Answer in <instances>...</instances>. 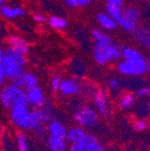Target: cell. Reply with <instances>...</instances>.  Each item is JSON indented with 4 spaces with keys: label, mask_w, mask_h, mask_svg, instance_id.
<instances>
[{
    "label": "cell",
    "mask_w": 150,
    "mask_h": 151,
    "mask_svg": "<svg viewBox=\"0 0 150 151\" xmlns=\"http://www.w3.org/2000/svg\"><path fill=\"white\" fill-rule=\"evenodd\" d=\"M125 7L124 0H106V13L117 22L123 16V10Z\"/></svg>",
    "instance_id": "cell-12"
},
{
    "label": "cell",
    "mask_w": 150,
    "mask_h": 151,
    "mask_svg": "<svg viewBox=\"0 0 150 151\" xmlns=\"http://www.w3.org/2000/svg\"><path fill=\"white\" fill-rule=\"evenodd\" d=\"M16 144H17V151H30L29 150V144H28V138L23 131L17 132L16 134Z\"/></svg>",
    "instance_id": "cell-28"
},
{
    "label": "cell",
    "mask_w": 150,
    "mask_h": 151,
    "mask_svg": "<svg viewBox=\"0 0 150 151\" xmlns=\"http://www.w3.org/2000/svg\"><path fill=\"white\" fill-rule=\"evenodd\" d=\"M115 70L118 73L125 76V77H139L146 73L145 60L143 61H126L119 60L117 63Z\"/></svg>",
    "instance_id": "cell-4"
},
{
    "label": "cell",
    "mask_w": 150,
    "mask_h": 151,
    "mask_svg": "<svg viewBox=\"0 0 150 151\" xmlns=\"http://www.w3.org/2000/svg\"><path fill=\"white\" fill-rule=\"evenodd\" d=\"M48 25L54 29V30H64L69 27V22L66 18L60 17V16H50L47 18Z\"/></svg>",
    "instance_id": "cell-24"
},
{
    "label": "cell",
    "mask_w": 150,
    "mask_h": 151,
    "mask_svg": "<svg viewBox=\"0 0 150 151\" xmlns=\"http://www.w3.org/2000/svg\"><path fill=\"white\" fill-rule=\"evenodd\" d=\"M83 86L77 78H65L61 81L59 93L64 97H73L82 92Z\"/></svg>",
    "instance_id": "cell-6"
},
{
    "label": "cell",
    "mask_w": 150,
    "mask_h": 151,
    "mask_svg": "<svg viewBox=\"0 0 150 151\" xmlns=\"http://www.w3.org/2000/svg\"><path fill=\"white\" fill-rule=\"evenodd\" d=\"M145 67H146V73L150 74V58L145 59Z\"/></svg>",
    "instance_id": "cell-41"
},
{
    "label": "cell",
    "mask_w": 150,
    "mask_h": 151,
    "mask_svg": "<svg viewBox=\"0 0 150 151\" xmlns=\"http://www.w3.org/2000/svg\"><path fill=\"white\" fill-rule=\"evenodd\" d=\"M136 95L133 92H125L124 95L119 100V106L121 109H130L131 107H133L136 103Z\"/></svg>",
    "instance_id": "cell-26"
},
{
    "label": "cell",
    "mask_w": 150,
    "mask_h": 151,
    "mask_svg": "<svg viewBox=\"0 0 150 151\" xmlns=\"http://www.w3.org/2000/svg\"><path fill=\"white\" fill-rule=\"evenodd\" d=\"M61 76L59 74H55L50 78V82H49V88L53 92H59V89H60V84H61Z\"/></svg>",
    "instance_id": "cell-31"
},
{
    "label": "cell",
    "mask_w": 150,
    "mask_h": 151,
    "mask_svg": "<svg viewBox=\"0 0 150 151\" xmlns=\"http://www.w3.org/2000/svg\"><path fill=\"white\" fill-rule=\"evenodd\" d=\"M7 47L27 55L28 52H29L30 45L25 39H23V37L18 36V35H12L7 39Z\"/></svg>",
    "instance_id": "cell-14"
},
{
    "label": "cell",
    "mask_w": 150,
    "mask_h": 151,
    "mask_svg": "<svg viewBox=\"0 0 150 151\" xmlns=\"http://www.w3.org/2000/svg\"><path fill=\"white\" fill-rule=\"evenodd\" d=\"M91 37L95 41V45H109L114 42L109 34L102 29H91Z\"/></svg>",
    "instance_id": "cell-22"
},
{
    "label": "cell",
    "mask_w": 150,
    "mask_h": 151,
    "mask_svg": "<svg viewBox=\"0 0 150 151\" xmlns=\"http://www.w3.org/2000/svg\"><path fill=\"white\" fill-rule=\"evenodd\" d=\"M92 59L100 66L118 63L121 59V46L115 41L109 45H95L92 48Z\"/></svg>",
    "instance_id": "cell-1"
},
{
    "label": "cell",
    "mask_w": 150,
    "mask_h": 151,
    "mask_svg": "<svg viewBox=\"0 0 150 151\" xmlns=\"http://www.w3.org/2000/svg\"><path fill=\"white\" fill-rule=\"evenodd\" d=\"M72 118H73L74 122L78 126L83 127L84 129L94 128L100 122V114L97 113V110L94 107L88 106V104L81 106L79 108H77L73 111Z\"/></svg>",
    "instance_id": "cell-2"
},
{
    "label": "cell",
    "mask_w": 150,
    "mask_h": 151,
    "mask_svg": "<svg viewBox=\"0 0 150 151\" xmlns=\"http://www.w3.org/2000/svg\"><path fill=\"white\" fill-rule=\"evenodd\" d=\"M63 1L70 9H79L90 5L94 0H63Z\"/></svg>",
    "instance_id": "cell-29"
},
{
    "label": "cell",
    "mask_w": 150,
    "mask_h": 151,
    "mask_svg": "<svg viewBox=\"0 0 150 151\" xmlns=\"http://www.w3.org/2000/svg\"><path fill=\"white\" fill-rule=\"evenodd\" d=\"M29 111H30V108L27 104L13 106L10 109V120L12 125L19 131H27L28 122H29Z\"/></svg>",
    "instance_id": "cell-5"
},
{
    "label": "cell",
    "mask_w": 150,
    "mask_h": 151,
    "mask_svg": "<svg viewBox=\"0 0 150 151\" xmlns=\"http://www.w3.org/2000/svg\"><path fill=\"white\" fill-rule=\"evenodd\" d=\"M46 128H47V133L49 137H60V138L66 137L67 128L59 120H55V119L50 120L49 122H47Z\"/></svg>",
    "instance_id": "cell-15"
},
{
    "label": "cell",
    "mask_w": 150,
    "mask_h": 151,
    "mask_svg": "<svg viewBox=\"0 0 150 151\" xmlns=\"http://www.w3.org/2000/svg\"><path fill=\"white\" fill-rule=\"evenodd\" d=\"M4 50H5V55L9 56L10 59H12L14 63H17L21 67L24 68L27 66V64H28L27 55H24V54H22L19 52H17V50H14V49H12L10 47H6Z\"/></svg>",
    "instance_id": "cell-23"
},
{
    "label": "cell",
    "mask_w": 150,
    "mask_h": 151,
    "mask_svg": "<svg viewBox=\"0 0 150 151\" xmlns=\"http://www.w3.org/2000/svg\"><path fill=\"white\" fill-rule=\"evenodd\" d=\"M96 22L100 25V29L105 31H113L118 27L117 22L112 17H109L106 12H99L96 14Z\"/></svg>",
    "instance_id": "cell-17"
},
{
    "label": "cell",
    "mask_w": 150,
    "mask_h": 151,
    "mask_svg": "<svg viewBox=\"0 0 150 151\" xmlns=\"http://www.w3.org/2000/svg\"><path fill=\"white\" fill-rule=\"evenodd\" d=\"M121 58L126 61H143L145 60L142 52L133 47H124L121 48Z\"/></svg>",
    "instance_id": "cell-19"
},
{
    "label": "cell",
    "mask_w": 150,
    "mask_h": 151,
    "mask_svg": "<svg viewBox=\"0 0 150 151\" xmlns=\"http://www.w3.org/2000/svg\"><path fill=\"white\" fill-rule=\"evenodd\" d=\"M11 83H13L14 85H17V86H19V88H23V89H24V71H23L21 74H18L17 77H16Z\"/></svg>",
    "instance_id": "cell-38"
},
{
    "label": "cell",
    "mask_w": 150,
    "mask_h": 151,
    "mask_svg": "<svg viewBox=\"0 0 150 151\" xmlns=\"http://www.w3.org/2000/svg\"><path fill=\"white\" fill-rule=\"evenodd\" d=\"M5 89L9 93L13 106H25L27 104V91H25V89L17 86L13 83L5 85Z\"/></svg>",
    "instance_id": "cell-8"
},
{
    "label": "cell",
    "mask_w": 150,
    "mask_h": 151,
    "mask_svg": "<svg viewBox=\"0 0 150 151\" xmlns=\"http://www.w3.org/2000/svg\"><path fill=\"white\" fill-rule=\"evenodd\" d=\"M145 103H146V106L150 108V97H148V100H146V102H145Z\"/></svg>",
    "instance_id": "cell-43"
},
{
    "label": "cell",
    "mask_w": 150,
    "mask_h": 151,
    "mask_svg": "<svg viewBox=\"0 0 150 151\" xmlns=\"http://www.w3.org/2000/svg\"><path fill=\"white\" fill-rule=\"evenodd\" d=\"M32 19H34L36 23L42 24V23H46V22H47V17H46L43 13L35 12V13H32Z\"/></svg>",
    "instance_id": "cell-37"
},
{
    "label": "cell",
    "mask_w": 150,
    "mask_h": 151,
    "mask_svg": "<svg viewBox=\"0 0 150 151\" xmlns=\"http://www.w3.org/2000/svg\"><path fill=\"white\" fill-rule=\"evenodd\" d=\"M27 91V104L29 108H36L39 109L46 100L45 92L40 86H35L32 89L25 90Z\"/></svg>",
    "instance_id": "cell-9"
},
{
    "label": "cell",
    "mask_w": 150,
    "mask_h": 151,
    "mask_svg": "<svg viewBox=\"0 0 150 151\" xmlns=\"http://www.w3.org/2000/svg\"><path fill=\"white\" fill-rule=\"evenodd\" d=\"M0 103H1V106L5 109H9V110L13 107V103H12L10 96H9V93H7L6 89H5V86L0 90Z\"/></svg>",
    "instance_id": "cell-30"
},
{
    "label": "cell",
    "mask_w": 150,
    "mask_h": 151,
    "mask_svg": "<svg viewBox=\"0 0 150 151\" xmlns=\"http://www.w3.org/2000/svg\"><path fill=\"white\" fill-rule=\"evenodd\" d=\"M146 1H148V3H150V0H146Z\"/></svg>",
    "instance_id": "cell-44"
},
{
    "label": "cell",
    "mask_w": 150,
    "mask_h": 151,
    "mask_svg": "<svg viewBox=\"0 0 150 151\" xmlns=\"http://www.w3.org/2000/svg\"><path fill=\"white\" fill-rule=\"evenodd\" d=\"M3 146H4V151H13L14 144L10 136L5 134V137H3Z\"/></svg>",
    "instance_id": "cell-34"
},
{
    "label": "cell",
    "mask_w": 150,
    "mask_h": 151,
    "mask_svg": "<svg viewBox=\"0 0 150 151\" xmlns=\"http://www.w3.org/2000/svg\"><path fill=\"white\" fill-rule=\"evenodd\" d=\"M25 14H27V11L22 6L7 5V4L0 6V16L7 21H13V19H17V18L25 17Z\"/></svg>",
    "instance_id": "cell-10"
},
{
    "label": "cell",
    "mask_w": 150,
    "mask_h": 151,
    "mask_svg": "<svg viewBox=\"0 0 150 151\" xmlns=\"http://www.w3.org/2000/svg\"><path fill=\"white\" fill-rule=\"evenodd\" d=\"M97 144H99V139L95 136L91 134V133H87L78 143L70 144L67 151H83V150H87V149L95 146Z\"/></svg>",
    "instance_id": "cell-13"
},
{
    "label": "cell",
    "mask_w": 150,
    "mask_h": 151,
    "mask_svg": "<svg viewBox=\"0 0 150 151\" xmlns=\"http://www.w3.org/2000/svg\"><path fill=\"white\" fill-rule=\"evenodd\" d=\"M108 89L112 92L118 91L120 89V82H119V79H117L114 77L113 78H109V81H108Z\"/></svg>",
    "instance_id": "cell-36"
},
{
    "label": "cell",
    "mask_w": 150,
    "mask_h": 151,
    "mask_svg": "<svg viewBox=\"0 0 150 151\" xmlns=\"http://www.w3.org/2000/svg\"><path fill=\"white\" fill-rule=\"evenodd\" d=\"M92 101L95 104V109L100 114V116H107L109 113V106H108V97L103 89L95 90L92 95Z\"/></svg>",
    "instance_id": "cell-7"
},
{
    "label": "cell",
    "mask_w": 150,
    "mask_h": 151,
    "mask_svg": "<svg viewBox=\"0 0 150 151\" xmlns=\"http://www.w3.org/2000/svg\"><path fill=\"white\" fill-rule=\"evenodd\" d=\"M148 122L145 121V120H143V119H138V120H136L135 122H133V128H135V131H137V132H143V131H145L146 128H148Z\"/></svg>",
    "instance_id": "cell-35"
},
{
    "label": "cell",
    "mask_w": 150,
    "mask_h": 151,
    "mask_svg": "<svg viewBox=\"0 0 150 151\" xmlns=\"http://www.w3.org/2000/svg\"><path fill=\"white\" fill-rule=\"evenodd\" d=\"M141 23V11L135 5L125 6L123 10V16L118 21V27H120L124 31L133 34Z\"/></svg>",
    "instance_id": "cell-3"
},
{
    "label": "cell",
    "mask_w": 150,
    "mask_h": 151,
    "mask_svg": "<svg viewBox=\"0 0 150 151\" xmlns=\"http://www.w3.org/2000/svg\"><path fill=\"white\" fill-rule=\"evenodd\" d=\"M83 151H106V150H105V147L99 143L97 145L92 146V147H90V149H87V150H83Z\"/></svg>",
    "instance_id": "cell-40"
},
{
    "label": "cell",
    "mask_w": 150,
    "mask_h": 151,
    "mask_svg": "<svg viewBox=\"0 0 150 151\" xmlns=\"http://www.w3.org/2000/svg\"><path fill=\"white\" fill-rule=\"evenodd\" d=\"M87 133H88L87 129H84L83 127L76 125V126H72V127L67 128L66 137H65V138H66L69 145H70V144H76V143H78Z\"/></svg>",
    "instance_id": "cell-18"
},
{
    "label": "cell",
    "mask_w": 150,
    "mask_h": 151,
    "mask_svg": "<svg viewBox=\"0 0 150 151\" xmlns=\"http://www.w3.org/2000/svg\"><path fill=\"white\" fill-rule=\"evenodd\" d=\"M42 118H43V122H49L50 120H53V102L50 99L46 97L45 103L39 108Z\"/></svg>",
    "instance_id": "cell-25"
},
{
    "label": "cell",
    "mask_w": 150,
    "mask_h": 151,
    "mask_svg": "<svg viewBox=\"0 0 150 151\" xmlns=\"http://www.w3.org/2000/svg\"><path fill=\"white\" fill-rule=\"evenodd\" d=\"M34 132H35V134L39 137V138H42V137L47 133V128H46V126H45V124H43V125H41V126L37 127Z\"/></svg>",
    "instance_id": "cell-39"
},
{
    "label": "cell",
    "mask_w": 150,
    "mask_h": 151,
    "mask_svg": "<svg viewBox=\"0 0 150 151\" xmlns=\"http://www.w3.org/2000/svg\"><path fill=\"white\" fill-rule=\"evenodd\" d=\"M6 4V0H0V6H3Z\"/></svg>",
    "instance_id": "cell-42"
},
{
    "label": "cell",
    "mask_w": 150,
    "mask_h": 151,
    "mask_svg": "<svg viewBox=\"0 0 150 151\" xmlns=\"http://www.w3.org/2000/svg\"><path fill=\"white\" fill-rule=\"evenodd\" d=\"M35 86H39V78L34 72L24 71V89L29 90Z\"/></svg>",
    "instance_id": "cell-27"
},
{
    "label": "cell",
    "mask_w": 150,
    "mask_h": 151,
    "mask_svg": "<svg viewBox=\"0 0 150 151\" xmlns=\"http://www.w3.org/2000/svg\"><path fill=\"white\" fill-rule=\"evenodd\" d=\"M133 35V39L135 41L150 50V28L148 27H138V29L132 34Z\"/></svg>",
    "instance_id": "cell-16"
},
{
    "label": "cell",
    "mask_w": 150,
    "mask_h": 151,
    "mask_svg": "<svg viewBox=\"0 0 150 151\" xmlns=\"http://www.w3.org/2000/svg\"><path fill=\"white\" fill-rule=\"evenodd\" d=\"M4 55H5V50H4V48L0 47V86H4L6 84V77H5L4 68H3Z\"/></svg>",
    "instance_id": "cell-32"
},
{
    "label": "cell",
    "mask_w": 150,
    "mask_h": 151,
    "mask_svg": "<svg viewBox=\"0 0 150 151\" xmlns=\"http://www.w3.org/2000/svg\"><path fill=\"white\" fill-rule=\"evenodd\" d=\"M43 118L40 109L31 108L29 111V122H28V129L27 131H35L39 126L43 125Z\"/></svg>",
    "instance_id": "cell-20"
},
{
    "label": "cell",
    "mask_w": 150,
    "mask_h": 151,
    "mask_svg": "<svg viewBox=\"0 0 150 151\" xmlns=\"http://www.w3.org/2000/svg\"><path fill=\"white\" fill-rule=\"evenodd\" d=\"M3 68H4L6 81H10V82H12L18 74H21L24 71L23 67H21L17 63H14L12 59H10L9 56H6V55H4Z\"/></svg>",
    "instance_id": "cell-11"
},
{
    "label": "cell",
    "mask_w": 150,
    "mask_h": 151,
    "mask_svg": "<svg viewBox=\"0 0 150 151\" xmlns=\"http://www.w3.org/2000/svg\"><path fill=\"white\" fill-rule=\"evenodd\" d=\"M136 97L137 99H148L150 97V86H142L136 91Z\"/></svg>",
    "instance_id": "cell-33"
},
{
    "label": "cell",
    "mask_w": 150,
    "mask_h": 151,
    "mask_svg": "<svg viewBox=\"0 0 150 151\" xmlns=\"http://www.w3.org/2000/svg\"><path fill=\"white\" fill-rule=\"evenodd\" d=\"M47 146L49 151H67L69 149V143L66 138H60V137H49L47 140Z\"/></svg>",
    "instance_id": "cell-21"
}]
</instances>
